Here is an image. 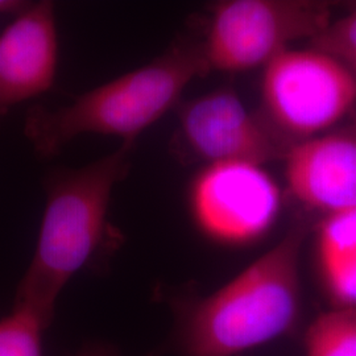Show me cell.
I'll list each match as a JSON object with an SVG mask.
<instances>
[{
  "label": "cell",
  "instance_id": "5b68a950",
  "mask_svg": "<svg viewBox=\"0 0 356 356\" xmlns=\"http://www.w3.org/2000/svg\"><path fill=\"white\" fill-rule=\"evenodd\" d=\"M331 6L317 0H226L211 10L204 60L210 70L243 73L266 66L289 44L331 23Z\"/></svg>",
  "mask_w": 356,
  "mask_h": 356
},
{
  "label": "cell",
  "instance_id": "8fae6325",
  "mask_svg": "<svg viewBox=\"0 0 356 356\" xmlns=\"http://www.w3.org/2000/svg\"><path fill=\"white\" fill-rule=\"evenodd\" d=\"M306 356H356V309L319 316L306 334Z\"/></svg>",
  "mask_w": 356,
  "mask_h": 356
},
{
  "label": "cell",
  "instance_id": "9c48e42d",
  "mask_svg": "<svg viewBox=\"0 0 356 356\" xmlns=\"http://www.w3.org/2000/svg\"><path fill=\"white\" fill-rule=\"evenodd\" d=\"M57 57L54 3H32L0 35V122L16 104L53 88Z\"/></svg>",
  "mask_w": 356,
  "mask_h": 356
},
{
  "label": "cell",
  "instance_id": "6da1fadb",
  "mask_svg": "<svg viewBox=\"0 0 356 356\" xmlns=\"http://www.w3.org/2000/svg\"><path fill=\"white\" fill-rule=\"evenodd\" d=\"M135 144H122L81 166H57L42 178L45 210L38 245L20 281L16 304L49 325L65 285L89 267L110 238L108 207L115 186L127 177Z\"/></svg>",
  "mask_w": 356,
  "mask_h": 356
},
{
  "label": "cell",
  "instance_id": "7a4b0ae2",
  "mask_svg": "<svg viewBox=\"0 0 356 356\" xmlns=\"http://www.w3.org/2000/svg\"><path fill=\"white\" fill-rule=\"evenodd\" d=\"M210 72L202 47L177 42L151 63L76 97L61 107L36 104L24 135L40 159H51L81 135L116 136L135 144L177 106L191 82Z\"/></svg>",
  "mask_w": 356,
  "mask_h": 356
},
{
  "label": "cell",
  "instance_id": "3957f363",
  "mask_svg": "<svg viewBox=\"0 0 356 356\" xmlns=\"http://www.w3.org/2000/svg\"><path fill=\"white\" fill-rule=\"evenodd\" d=\"M305 238V225H294L275 247L193 307L185 329L191 356L239 355L292 330L301 314Z\"/></svg>",
  "mask_w": 356,
  "mask_h": 356
},
{
  "label": "cell",
  "instance_id": "ba28073f",
  "mask_svg": "<svg viewBox=\"0 0 356 356\" xmlns=\"http://www.w3.org/2000/svg\"><path fill=\"white\" fill-rule=\"evenodd\" d=\"M284 163L300 204L325 216L355 210L356 124L294 144Z\"/></svg>",
  "mask_w": 356,
  "mask_h": 356
},
{
  "label": "cell",
  "instance_id": "9a60e30c",
  "mask_svg": "<svg viewBox=\"0 0 356 356\" xmlns=\"http://www.w3.org/2000/svg\"><path fill=\"white\" fill-rule=\"evenodd\" d=\"M78 356H114L111 355V354H108L107 351H104V350H98V348H95V350H88V351H83L82 354H79Z\"/></svg>",
  "mask_w": 356,
  "mask_h": 356
},
{
  "label": "cell",
  "instance_id": "52a82bcc",
  "mask_svg": "<svg viewBox=\"0 0 356 356\" xmlns=\"http://www.w3.org/2000/svg\"><path fill=\"white\" fill-rule=\"evenodd\" d=\"M178 140L206 165L284 161L293 143L251 113L235 91L216 90L185 103L178 116Z\"/></svg>",
  "mask_w": 356,
  "mask_h": 356
},
{
  "label": "cell",
  "instance_id": "4fadbf2b",
  "mask_svg": "<svg viewBox=\"0 0 356 356\" xmlns=\"http://www.w3.org/2000/svg\"><path fill=\"white\" fill-rule=\"evenodd\" d=\"M310 47L326 53L356 74V7L338 20H331L318 36L310 40Z\"/></svg>",
  "mask_w": 356,
  "mask_h": 356
},
{
  "label": "cell",
  "instance_id": "277c9868",
  "mask_svg": "<svg viewBox=\"0 0 356 356\" xmlns=\"http://www.w3.org/2000/svg\"><path fill=\"white\" fill-rule=\"evenodd\" d=\"M263 116L297 144L322 135L343 119L356 102V74L313 48L286 49L264 66Z\"/></svg>",
  "mask_w": 356,
  "mask_h": 356
},
{
  "label": "cell",
  "instance_id": "5bb4252c",
  "mask_svg": "<svg viewBox=\"0 0 356 356\" xmlns=\"http://www.w3.org/2000/svg\"><path fill=\"white\" fill-rule=\"evenodd\" d=\"M32 3L19 0H0V15H16L26 11Z\"/></svg>",
  "mask_w": 356,
  "mask_h": 356
},
{
  "label": "cell",
  "instance_id": "8992f818",
  "mask_svg": "<svg viewBox=\"0 0 356 356\" xmlns=\"http://www.w3.org/2000/svg\"><path fill=\"white\" fill-rule=\"evenodd\" d=\"M194 223L214 242L245 245L267 235L280 216V186L261 165L218 163L193 178Z\"/></svg>",
  "mask_w": 356,
  "mask_h": 356
},
{
  "label": "cell",
  "instance_id": "7c38bea8",
  "mask_svg": "<svg viewBox=\"0 0 356 356\" xmlns=\"http://www.w3.org/2000/svg\"><path fill=\"white\" fill-rule=\"evenodd\" d=\"M48 325L26 306L15 305L0 318V356H42V331Z\"/></svg>",
  "mask_w": 356,
  "mask_h": 356
},
{
  "label": "cell",
  "instance_id": "30bf717a",
  "mask_svg": "<svg viewBox=\"0 0 356 356\" xmlns=\"http://www.w3.org/2000/svg\"><path fill=\"white\" fill-rule=\"evenodd\" d=\"M317 250L331 297L342 307L356 309V209L323 216Z\"/></svg>",
  "mask_w": 356,
  "mask_h": 356
}]
</instances>
